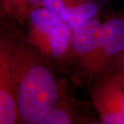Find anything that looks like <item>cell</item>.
Wrapping results in <instances>:
<instances>
[{
  "instance_id": "obj_1",
  "label": "cell",
  "mask_w": 124,
  "mask_h": 124,
  "mask_svg": "<svg viewBox=\"0 0 124 124\" xmlns=\"http://www.w3.org/2000/svg\"><path fill=\"white\" fill-rule=\"evenodd\" d=\"M15 85L19 118L24 123H39L57 106L60 88L52 71L44 64L27 66Z\"/></svg>"
},
{
  "instance_id": "obj_9",
  "label": "cell",
  "mask_w": 124,
  "mask_h": 124,
  "mask_svg": "<svg viewBox=\"0 0 124 124\" xmlns=\"http://www.w3.org/2000/svg\"><path fill=\"white\" fill-rule=\"evenodd\" d=\"M118 109L112 113L102 115L104 123L107 124H124V95L121 98L120 104H116Z\"/></svg>"
},
{
  "instance_id": "obj_2",
  "label": "cell",
  "mask_w": 124,
  "mask_h": 124,
  "mask_svg": "<svg viewBox=\"0 0 124 124\" xmlns=\"http://www.w3.org/2000/svg\"><path fill=\"white\" fill-rule=\"evenodd\" d=\"M13 70L10 69L5 56H1L0 86V123L13 124L19 117Z\"/></svg>"
},
{
  "instance_id": "obj_7",
  "label": "cell",
  "mask_w": 124,
  "mask_h": 124,
  "mask_svg": "<svg viewBox=\"0 0 124 124\" xmlns=\"http://www.w3.org/2000/svg\"><path fill=\"white\" fill-rule=\"evenodd\" d=\"M72 29L65 22H63L56 30L48 36L50 52L53 57L62 56L71 44Z\"/></svg>"
},
{
  "instance_id": "obj_3",
  "label": "cell",
  "mask_w": 124,
  "mask_h": 124,
  "mask_svg": "<svg viewBox=\"0 0 124 124\" xmlns=\"http://www.w3.org/2000/svg\"><path fill=\"white\" fill-rule=\"evenodd\" d=\"M42 6L57 13L72 31L93 18L98 12V7L91 2L67 7L62 0H43Z\"/></svg>"
},
{
  "instance_id": "obj_4",
  "label": "cell",
  "mask_w": 124,
  "mask_h": 124,
  "mask_svg": "<svg viewBox=\"0 0 124 124\" xmlns=\"http://www.w3.org/2000/svg\"><path fill=\"white\" fill-rule=\"evenodd\" d=\"M101 43V23L92 18L73 31L71 46L77 53L86 55L100 49Z\"/></svg>"
},
{
  "instance_id": "obj_10",
  "label": "cell",
  "mask_w": 124,
  "mask_h": 124,
  "mask_svg": "<svg viewBox=\"0 0 124 124\" xmlns=\"http://www.w3.org/2000/svg\"><path fill=\"white\" fill-rule=\"evenodd\" d=\"M25 1L30 5H37V4H39V3L42 4L43 0H25Z\"/></svg>"
},
{
  "instance_id": "obj_5",
  "label": "cell",
  "mask_w": 124,
  "mask_h": 124,
  "mask_svg": "<svg viewBox=\"0 0 124 124\" xmlns=\"http://www.w3.org/2000/svg\"><path fill=\"white\" fill-rule=\"evenodd\" d=\"M100 50L106 56H113L124 51V19L114 18L101 24Z\"/></svg>"
},
{
  "instance_id": "obj_8",
  "label": "cell",
  "mask_w": 124,
  "mask_h": 124,
  "mask_svg": "<svg viewBox=\"0 0 124 124\" xmlns=\"http://www.w3.org/2000/svg\"><path fill=\"white\" fill-rule=\"evenodd\" d=\"M72 123L71 115L67 110L61 108L53 109L43 119L39 124H68Z\"/></svg>"
},
{
  "instance_id": "obj_11",
  "label": "cell",
  "mask_w": 124,
  "mask_h": 124,
  "mask_svg": "<svg viewBox=\"0 0 124 124\" xmlns=\"http://www.w3.org/2000/svg\"><path fill=\"white\" fill-rule=\"evenodd\" d=\"M122 64H123V69H124V51L123 52V58H122Z\"/></svg>"
},
{
  "instance_id": "obj_6",
  "label": "cell",
  "mask_w": 124,
  "mask_h": 124,
  "mask_svg": "<svg viewBox=\"0 0 124 124\" xmlns=\"http://www.w3.org/2000/svg\"><path fill=\"white\" fill-rule=\"evenodd\" d=\"M30 21L36 31L49 36L64 22L57 13L45 7L31 10Z\"/></svg>"
}]
</instances>
